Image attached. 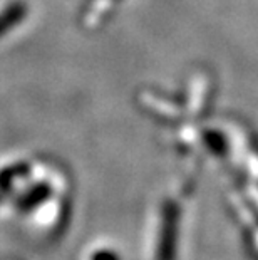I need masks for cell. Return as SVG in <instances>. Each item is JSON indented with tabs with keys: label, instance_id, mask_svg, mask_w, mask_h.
I'll use <instances>...</instances> for the list:
<instances>
[{
	"label": "cell",
	"instance_id": "6da1fadb",
	"mask_svg": "<svg viewBox=\"0 0 258 260\" xmlns=\"http://www.w3.org/2000/svg\"><path fill=\"white\" fill-rule=\"evenodd\" d=\"M27 14H29V7L22 0L10 4L7 9L2 10L0 12V37L9 34L15 27H19L27 17Z\"/></svg>",
	"mask_w": 258,
	"mask_h": 260
},
{
	"label": "cell",
	"instance_id": "7a4b0ae2",
	"mask_svg": "<svg viewBox=\"0 0 258 260\" xmlns=\"http://www.w3.org/2000/svg\"><path fill=\"white\" fill-rule=\"evenodd\" d=\"M29 175H30V165L25 161L14 163L7 168L0 170V191H2L4 195H7V193L12 191L15 180L25 178V176H29Z\"/></svg>",
	"mask_w": 258,
	"mask_h": 260
},
{
	"label": "cell",
	"instance_id": "3957f363",
	"mask_svg": "<svg viewBox=\"0 0 258 260\" xmlns=\"http://www.w3.org/2000/svg\"><path fill=\"white\" fill-rule=\"evenodd\" d=\"M49 195H51V186H49L47 183H37L35 186H32L30 190L20 198L19 208L20 210H30V208H34L39 203H42L44 200H47Z\"/></svg>",
	"mask_w": 258,
	"mask_h": 260
},
{
	"label": "cell",
	"instance_id": "277c9868",
	"mask_svg": "<svg viewBox=\"0 0 258 260\" xmlns=\"http://www.w3.org/2000/svg\"><path fill=\"white\" fill-rule=\"evenodd\" d=\"M2 197H5V195H4V193H2V191H0V202H2Z\"/></svg>",
	"mask_w": 258,
	"mask_h": 260
}]
</instances>
